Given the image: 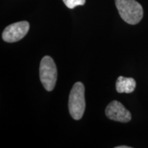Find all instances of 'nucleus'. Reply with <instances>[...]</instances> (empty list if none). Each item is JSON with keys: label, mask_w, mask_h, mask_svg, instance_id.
<instances>
[{"label": "nucleus", "mask_w": 148, "mask_h": 148, "mask_svg": "<svg viewBox=\"0 0 148 148\" xmlns=\"http://www.w3.org/2000/svg\"><path fill=\"white\" fill-rule=\"evenodd\" d=\"M40 79L44 88L47 91L54 88L57 79V68L50 56H44L40 63Z\"/></svg>", "instance_id": "obj_3"}, {"label": "nucleus", "mask_w": 148, "mask_h": 148, "mask_svg": "<svg viewBox=\"0 0 148 148\" xmlns=\"http://www.w3.org/2000/svg\"><path fill=\"white\" fill-rule=\"evenodd\" d=\"M115 148H130L129 146H117V147H115Z\"/></svg>", "instance_id": "obj_8"}, {"label": "nucleus", "mask_w": 148, "mask_h": 148, "mask_svg": "<svg viewBox=\"0 0 148 148\" xmlns=\"http://www.w3.org/2000/svg\"><path fill=\"white\" fill-rule=\"evenodd\" d=\"M105 113L108 119L115 121L127 123L131 120L130 112L118 101H112L107 106Z\"/></svg>", "instance_id": "obj_5"}, {"label": "nucleus", "mask_w": 148, "mask_h": 148, "mask_svg": "<svg viewBox=\"0 0 148 148\" xmlns=\"http://www.w3.org/2000/svg\"><path fill=\"white\" fill-rule=\"evenodd\" d=\"M84 86L82 82H76L70 92L69 110L72 118L79 120L82 117L85 110Z\"/></svg>", "instance_id": "obj_2"}, {"label": "nucleus", "mask_w": 148, "mask_h": 148, "mask_svg": "<svg viewBox=\"0 0 148 148\" xmlns=\"http://www.w3.org/2000/svg\"><path fill=\"white\" fill-rule=\"evenodd\" d=\"M136 88V82L132 77L119 76L116 79V90L119 93H130Z\"/></svg>", "instance_id": "obj_6"}, {"label": "nucleus", "mask_w": 148, "mask_h": 148, "mask_svg": "<svg viewBox=\"0 0 148 148\" xmlns=\"http://www.w3.org/2000/svg\"><path fill=\"white\" fill-rule=\"evenodd\" d=\"M64 4L67 8L70 9H73L77 5H84L86 0H62Z\"/></svg>", "instance_id": "obj_7"}, {"label": "nucleus", "mask_w": 148, "mask_h": 148, "mask_svg": "<svg viewBox=\"0 0 148 148\" xmlns=\"http://www.w3.org/2000/svg\"><path fill=\"white\" fill-rule=\"evenodd\" d=\"M115 5L122 19L130 25H136L141 21L143 10L135 0H115Z\"/></svg>", "instance_id": "obj_1"}, {"label": "nucleus", "mask_w": 148, "mask_h": 148, "mask_svg": "<svg viewBox=\"0 0 148 148\" xmlns=\"http://www.w3.org/2000/svg\"><path fill=\"white\" fill-rule=\"evenodd\" d=\"M29 29L27 21H19L5 27L2 33V38L5 42H14L22 39L27 34Z\"/></svg>", "instance_id": "obj_4"}]
</instances>
